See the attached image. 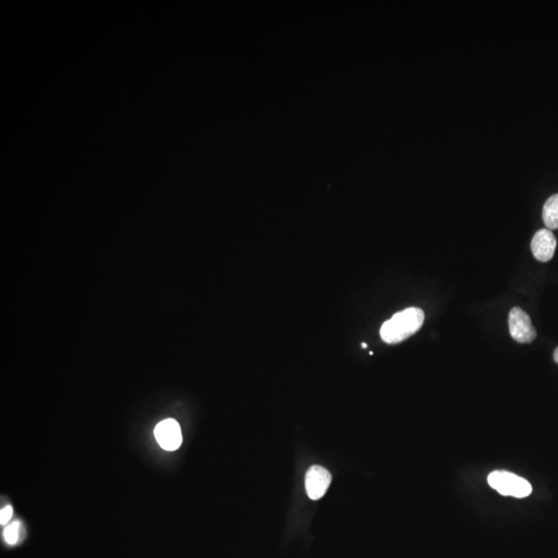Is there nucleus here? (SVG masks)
I'll return each instance as SVG.
<instances>
[{
  "label": "nucleus",
  "mask_w": 558,
  "mask_h": 558,
  "mask_svg": "<svg viewBox=\"0 0 558 558\" xmlns=\"http://www.w3.org/2000/svg\"><path fill=\"white\" fill-rule=\"evenodd\" d=\"M425 315L421 309L411 307L399 311L384 322L381 328V337L388 345L402 343L421 329Z\"/></svg>",
  "instance_id": "1"
},
{
  "label": "nucleus",
  "mask_w": 558,
  "mask_h": 558,
  "mask_svg": "<svg viewBox=\"0 0 558 558\" xmlns=\"http://www.w3.org/2000/svg\"><path fill=\"white\" fill-rule=\"evenodd\" d=\"M488 483L498 493L504 496L523 498L532 493V485L525 479L506 472L495 470L488 476Z\"/></svg>",
  "instance_id": "2"
},
{
  "label": "nucleus",
  "mask_w": 558,
  "mask_h": 558,
  "mask_svg": "<svg viewBox=\"0 0 558 558\" xmlns=\"http://www.w3.org/2000/svg\"><path fill=\"white\" fill-rule=\"evenodd\" d=\"M511 336L519 343H530L536 339V331L530 315L519 307L511 309L509 315Z\"/></svg>",
  "instance_id": "3"
},
{
  "label": "nucleus",
  "mask_w": 558,
  "mask_h": 558,
  "mask_svg": "<svg viewBox=\"0 0 558 558\" xmlns=\"http://www.w3.org/2000/svg\"><path fill=\"white\" fill-rule=\"evenodd\" d=\"M154 436L158 445L165 451H175L182 443L179 423L174 419L163 420L156 425Z\"/></svg>",
  "instance_id": "4"
},
{
  "label": "nucleus",
  "mask_w": 558,
  "mask_h": 558,
  "mask_svg": "<svg viewBox=\"0 0 558 558\" xmlns=\"http://www.w3.org/2000/svg\"><path fill=\"white\" fill-rule=\"evenodd\" d=\"M331 481H332V476L326 468L320 466H311L305 477L307 495L311 500H320L328 490Z\"/></svg>",
  "instance_id": "5"
},
{
  "label": "nucleus",
  "mask_w": 558,
  "mask_h": 558,
  "mask_svg": "<svg viewBox=\"0 0 558 558\" xmlns=\"http://www.w3.org/2000/svg\"><path fill=\"white\" fill-rule=\"evenodd\" d=\"M557 244L555 234L549 229H542L534 234L530 247L536 260L546 263L555 256Z\"/></svg>",
  "instance_id": "6"
},
{
  "label": "nucleus",
  "mask_w": 558,
  "mask_h": 558,
  "mask_svg": "<svg viewBox=\"0 0 558 558\" xmlns=\"http://www.w3.org/2000/svg\"><path fill=\"white\" fill-rule=\"evenodd\" d=\"M543 220L550 230L558 229V194L551 196L544 204Z\"/></svg>",
  "instance_id": "7"
},
{
  "label": "nucleus",
  "mask_w": 558,
  "mask_h": 558,
  "mask_svg": "<svg viewBox=\"0 0 558 558\" xmlns=\"http://www.w3.org/2000/svg\"><path fill=\"white\" fill-rule=\"evenodd\" d=\"M19 530H20V522L15 521L4 530L3 538L8 545H15L19 540Z\"/></svg>",
  "instance_id": "8"
},
{
  "label": "nucleus",
  "mask_w": 558,
  "mask_h": 558,
  "mask_svg": "<svg viewBox=\"0 0 558 558\" xmlns=\"http://www.w3.org/2000/svg\"><path fill=\"white\" fill-rule=\"evenodd\" d=\"M13 516V508L10 506L6 507V508L2 509L1 512H0V523L2 525L4 524L8 523V520L12 518Z\"/></svg>",
  "instance_id": "9"
},
{
  "label": "nucleus",
  "mask_w": 558,
  "mask_h": 558,
  "mask_svg": "<svg viewBox=\"0 0 558 558\" xmlns=\"http://www.w3.org/2000/svg\"><path fill=\"white\" fill-rule=\"evenodd\" d=\"M553 358H555V362H557L558 364V347L555 351V355H553Z\"/></svg>",
  "instance_id": "10"
},
{
  "label": "nucleus",
  "mask_w": 558,
  "mask_h": 558,
  "mask_svg": "<svg viewBox=\"0 0 558 558\" xmlns=\"http://www.w3.org/2000/svg\"><path fill=\"white\" fill-rule=\"evenodd\" d=\"M362 347H364V349L367 347L366 343H363Z\"/></svg>",
  "instance_id": "11"
}]
</instances>
